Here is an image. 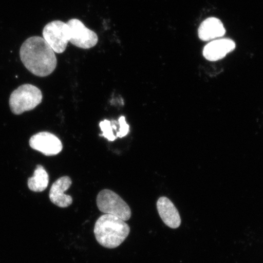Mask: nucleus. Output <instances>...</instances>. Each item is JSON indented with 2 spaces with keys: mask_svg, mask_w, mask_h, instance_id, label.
Returning a JSON list of instances; mask_svg holds the SVG:
<instances>
[{
  "mask_svg": "<svg viewBox=\"0 0 263 263\" xmlns=\"http://www.w3.org/2000/svg\"><path fill=\"white\" fill-rule=\"evenodd\" d=\"M20 57L25 67L39 77H47L55 70L57 58L44 38L34 36L22 44Z\"/></svg>",
  "mask_w": 263,
  "mask_h": 263,
  "instance_id": "f257e3e1",
  "label": "nucleus"
},
{
  "mask_svg": "<svg viewBox=\"0 0 263 263\" xmlns=\"http://www.w3.org/2000/svg\"><path fill=\"white\" fill-rule=\"evenodd\" d=\"M129 233V226L123 220L107 214L98 219L94 228L97 241L108 249H115L120 246Z\"/></svg>",
  "mask_w": 263,
  "mask_h": 263,
  "instance_id": "f03ea898",
  "label": "nucleus"
},
{
  "mask_svg": "<svg viewBox=\"0 0 263 263\" xmlns=\"http://www.w3.org/2000/svg\"><path fill=\"white\" fill-rule=\"evenodd\" d=\"M42 93L39 88L31 84H24L12 92L9 99V106L13 113L21 115L34 109L42 101Z\"/></svg>",
  "mask_w": 263,
  "mask_h": 263,
  "instance_id": "7ed1b4c3",
  "label": "nucleus"
},
{
  "mask_svg": "<svg viewBox=\"0 0 263 263\" xmlns=\"http://www.w3.org/2000/svg\"><path fill=\"white\" fill-rule=\"evenodd\" d=\"M97 203L100 212L118 217L124 221L130 218L132 213L127 203L110 190H103L97 196Z\"/></svg>",
  "mask_w": 263,
  "mask_h": 263,
  "instance_id": "20e7f679",
  "label": "nucleus"
},
{
  "mask_svg": "<svg viewBox=\"0 0 263 263\" xmlns=\"http://www.w3.org/2000/svg\"><path fill=\"white\" fill-rule=\"evenodd\" d=\"M43 38L54 52L62 53L67 48L69 42L67 23L60 21L49 23L43 30Z\"/></svg>",
  "mask_w": 263,
  "mask_h": 263,
  "instance_id": "39448f33",
  "label": "nucleus"
},
{
  "mask_svg": "<svg viewBox=\"0 0 263 263\" xmlns=\"http://www.w3.org/2000/svg\"><path fill=\"white\" fill-rule=\"evenodd\" d=\"M69 42L78 48L90 49L98 42L96 33L90 30L80 20L73 18L67 22Z\"/></svg>",
  "mask_w": 263,
  "mask_h": 263,
  "instance_id": "423d86ee",
  "label": "nucleus"
},
{
  "mask_svg": "<svg viewBox=\"0 0 263 263\" xmlns=\"http://www.w3.org/2000/svg\"><path fill=\"white\" fill-rule=\"evenodd\" d=\"M33 149L39 151L47 156L57 155L63 148L62 142L54 134L42 132L34 135L29 140Z\"/></svg>",
  "mask_w": 263,
  "mask_h": 263,
  "instance_id": "0eeeda50",
  "label": "nucleus"
},
{
  "mask_svg": "<svg viewBox=\"0 0 263 263\" xmlns=\"http://www.w3.org/2000/svg\"><path fill=\"white\" fill-rule=\"evenodd\" d=\"M72 184L71 179L68 176H64L58 179L52 184L49 196L54 205L61 208H67L73 203V198L65 192L70 189Z\"/></svg>",
  "mask_w": 263,
  "mask_h": 263,
  "instance_id": "6e6552de",
  "label": "nucleus"
},
{
  "mask_svg": "<svg viewBox=\"0 0 263 263\" xmlns=\"http://www.w3.org/2000/svg\"><path fill=\"white\" fill-rule=\"evenodd\" d=\"M235 48V43L228 39H217L207 44L203 49V54L207 60H220Z\"/></svg>",
  "mask_w": 263,
  "mask_h": 263,
  "instance_id": "1a4fd4ad",
  "label": "nucleus"
},
{
  "mask_svg": "<svg viewBox=\"0 0 263 263\" xmlns=\"http://www.w3.org/2000/svg\"><path fill=\"white\" fill-rule=\"evenodd\" d=\"M157 208L161 219L172 229L178 228L181 219L178 210L173 203L166 197H161L157 202Z\"/></svg>",
  "mask_w": 263,
  "mask_h": 263,
  "instance_id": "9d476101",
  "label": "nucleus"
},
{
  "mask_svg": "<svg viewBox=\"0 0 263 263\" xmlns=\"http://www.w3.org/2000/svg\"><path fill=\"white\" fill-rule=\"evenodd\" d=\"M226 34V29L222 23L218 18L210 17L203 21L199 26V37L202 41H209L222 37Z\"/></svg>",
  "mask_w": 263,
  "mask_h": 263,
  "instance_id": "9b49d317",
  "label": "nucleus"
},
{
  "mask_svg": "<svg viewBox=\"0 0 263 263\" xmlns=\"http://www.w3.org/2000/svg\"><path fill=\"white\" fill-rule=\"evenodd\" d=\"M49 184V175L44 167L38 165L34 176L29 178L28 185L32 192H42L47 189Z\"/></svg>",
  "mask_w": 263,
  "mask_h": 263,
  "instance_id": "f8f14e48",
  "label": "nucleus"
},
{
  "mask_svg": "<svg viewBox=\"0 0 263 263\" xmlns=\"http://www.w3.org/2000/svg\"><path fill=\"white\" fill-rule=\"evenodd\" d=\"M100 126L103 134L100 135L101 137L106 138L110 141H114L117 139L116 136L114 134V129L111 127V121L105 120L100 123Z\"/></svg>",
  "mask_w": 263,
  "mask_h": 263,
  "instance_id": "ddd939ff",
  "label": "nucleus"
},
{
  "mask_svg": "<svg viewBox=\"0 0 263 263\" xmlns=\"http://www.w3.org/2000/svg\"><path fill=\"white\" fill-rule=\"evenodd\" d=\"M118 123L120 125L119 131L116 135L117 138H123L126 137L129 132V126L126 123V119L123 116H121L118 120Z\"/></svg>",
  "mask_w": 263,
  "mask_h": 263,
  "instance_id": "4468645a",
  "label": "nucleus"
}]
</instances>
